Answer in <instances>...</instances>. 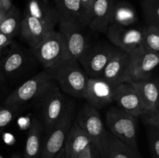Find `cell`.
Segmentation results:
<instances>
[{"label":"cell","mask_w":159,"mask_h":158,"mask_svg":"<svg viewBox=\"0 0 159 158\" xmlns=\"http://www.w3.org/2000/svg\"><path fill=\"white\" fill-rule=\"evenodd\" d=\"M49 73L62 91L76 98L85 99L89 77L77 59H67L48 68Z\"/></svg>","instance_id":"cell-1"},{"label":"cell","mask_w":159,"mask_h":158,"mask_svg":"<svg viewBox=\"0 0 159 158\" xmlns=\"http://www.w3.org/2000/svg\"><path fill=\"white\" fill-rule=\"evenodd\" d=\"M57 85L52 76L43 71L23 82L10 93L4 102L5 106L20 109L36 100H41L45 94Z\"/></svg>","instance_id":"cell-2"},{"label":"cell","mask_w":159,"mask_h":158,"mask_svg":"<svg viewBox=\"0 0 159 158\" xmlns=\"http://www.w3.org/2000/svg\"><path fill=\"white\" fill-rule=\"evenodd\" d=\"M31 54L44 70L68 59V49L65 35L61 31L51 30L33 49Z\"/></svg>","instance_id":"cell-3"},{"label":"cell","mask_w":159,"mask_h":158,"mask_svg":"<svg viewBox=\"0 0 159 158\" xmlns=\"http://www.w3.org/2000/svg\"><path fill=\"white\" fill-rule=\"evenodd\" d=\"M106 125L109 131L128 146L133 151L138 153V124L136 117L119 107H111L106 115Z\"/></svg>","instance_id":"cell-4"},{"label":"cell","mask_w":159,"mask_h":158,"mask_svg":"<svg viewBox=\"0 0 159 158\" xmlns=\"http://www.w3.org/2000/svg\"><path fill=\"white\" fill-rule=\"evenodd\" d=\"M75 103L68 102L65 113L42 144L40 158H54L65 145L68 131L75 121Z\"/></svg>","instance_id":"cell-5"},{"label":"cell","mask_w":159,"mask_h":158,"mask_svg":"<svg viewBox=\"0 0 159 158\" xmlns=\"http://www.w3.org/2000/svg\"><path fill=\"white\" fill-rule=\"evenodd\" d=\"M75 121L89 136L92 144L97 149L102 158L104 141L108 130L105 128L97 108L89 104L85 105L79 110Z\"/></svg>","instance_id":"cell-6"},{"label":"cell","mask_w":159,"mask_h":158,"mask_svg":"<svg viewBox=\"0 0 159 158\" xmlns=\"http://www.w3.org/2000/svg\"><path fill=\"white\" fill-rule=\"evenodd\" d=\"M120 50L109 45L89 46L79 61L89 77H102L107 65Z\"/></svg>","instance_id":"cell-7"},{"label":"cell","mask_w":159,"mask_h":158,"mask_svg":"<svg viewBox=\"0 0 159 158\" xmlns=\"http://www.w3.org/2000/svg\"><path fill=\"white\" fill-rule=\"evenodd\" d=\"M40 102L42 105V124L43 128L49 133L64 115L68 102L63 95L60 88L56 85L43 96Z\"/></svg>","instance_id":"cell-8"},{"label":"cell","mask_w":159,"mask_h":158,"mask_svg":"<svg viewBox=\"0 0 159 158\" xmlns=\"http://www.w3.org/2000/svg\"><path fill=\"white\" fill-rule=\"evenodd\" d=\"M107 38L116 47L134 53L144 46V30L130 26L110 25L107 31Z\"/></svg>","instance_id":"cell-9"},{"label":"cell","mask_w":159,"mask_h":158,"mask_svg":"<svg viewBox=\"0 0 159 158\" xmlns=\"http://www.w3.org/2000/svg\"><path fill=\"white\" fill-rule=\"evenodd\" d=\"M159 65V54L144 46L131 53L127 82L148 79L152 71Z\"/></svg>","instance_id":"cell-10"},{"label":"cell","mask_w":159,"mask_h":158,"mask_svg":"<svg viewBox=\"0 0 159 158\" xmlns=\"http://www.w3.org/2000/svg\"><path fill=\"white\" fill-rule=\"evenodd\" d=\"M114 102L117 106L138 118L146 112L141 98L130 82L120 83L115 86Z\"/></svg>","instance_id":"cell-11"},{"label":"cell","mask_w":159,"mask_h":158,"mask_svg":"<svg viewBox=\"0 0 159 158\" xmlns=\"http://www.w3.org/2000/svg\"><path fill=\"white\" fill-rule=\"evenodd\" d=\"M116 85L103 77H89L87 85L85 99L92 106L103 108L114 102V89Z\"/></svg>","instance_id":"cell-12"},{"label":"cell","mask_w":159,"mask_h":158,"mask_svg":"<svg viewBox=\"0 0 159 158\" xmlns=\"http://www.w3.org/2000/svg\"><path fill=\"white\" fill-rule=\"evenodd\" d=\"M59 17V23L70 22L82 27L89 26L92 15L81 0H54Z\"/></svg>","instance_id":"cell-13"},{"label":"cell","mask_w":159,"mask_h":158,"mask_svg":"<svg viewBox=\"0 0 159 158\" xmlns=\"http://www.w3.org/2000/svg\"><path fill=\"white\" fill-rule=\"evenodd\" d=\"M59 29L66 39L68 59L79 60L90 46L84 28L70 22H63L59 23Z\"/></svg>","instance_id":"cell-14"},{"label":"cell","mask_w":159,"mask_h":158,"mask_svg":"<svg viewBox=\"0 0 159 158\" xmlns=\"http://www.w3.org/2000/svg\"><path fill=\"white\" fill-rule=\"evenodd\" d=\"M54 29V27L51 25L32 15L24 14L22 20L20 33L30 49H33L43 40L50 31Z\"/></svg>","instance_id":"cell-15"},{"label":"cell","mask_w":159,"mask_h":158,"mask_svg":"<svg viewBox=\"0 0 159 158\" xmlns=\"http://www.w3.org/2000/svg\"><path fill=\"white\" fill-rule=\"evenodd\" d=\"M130 59V53L120 50L119 52L110 60L107 65L102 77L115 85L127 82Z\"/></svg>","instance_id":"cell-16"},{"label":"cell","mask_w":159,"mask_h":158,"mask_svg":"<svg viewBox=\"0 0 159 158\" xmlns=\"http://www.w3.org/2000/svg\"><path fill=\"white\" fill-rule=\"evenodd\" d=\"M32 54L25 50L16 48L12 50L0 62V65L6 79L15 78L26 69Z\"/></svg>","instance_id":"cell-17"},{"label":"cell","mask_w":159,"mask_h":158,"mask_svg":"<svg viewBox=\"0 0 159 158\" xmlns=\"http://www.w3.org/2000/svg\"><path fill=\"white\" fill-rule=\"evenodd\" d=\"M91 144L89 136L75 120L68 131L64 145L65 158H75Z\"/></svg>","instance_id":"cell-18"},{"label":"cell","mask_w":159,"mask_h":158,"mask_svg":"<svg viewBox=\"0 0 159 158\" xmlns=\"http://www.w3.org/2000/svg\"><path fill=\"white\" fill-rule=\"evenodd\" d=\"M117 0H94L89 27L93 31L107 33L113 6Z\"/></svg>","instance_id":"cell-19"},{"label":"cell","mask_w":159,"mask_h":158,"mask_svg":"<svg viewBox=\"0 0 159 158\" xmlns=\"http://www.w3.org/2000/svg\"><path fill=\"white\" fill-rule=\"evenodd\" d=\"M24 14L38 19L55 27L59 23V17L55 6H51L49 2L43 0H28Z\"/></svg>","instance_id":"cell-20"},{"label":"cell","mask_w":159,"mask_h":158,"mask_svg":"<svg viewBox=\"0 0 159 158\" xmlns=\"http://www.w3.org/2000/svg\"><path fill=\"white\" fill-rule=\"evenodd\" d=\"M42 122L33 118L28 130L23 158H40L42 150Z\"/></svg>","instance_id":"cell-21"},{"label":"cell","mask_w":159,"mask_h":158,"mask_svg":"<svg viewBox=\"0 0 159 158\" xmlns=\"http://www.w3.org/2000/svg\"><path fill=\"white\" fill-rule=\"evenodd\" d=\"M102 158H136V153L108 130Z\"/></svg>","instance_id":"cell-22"},{"label":"cell","mask_w":159,"mask_h":158,"mask_svg":"<svg viewBox=\"0 0 159 158\" xmlns=\"http://www.w3.org/2000/svg\"><path fill=\"white\" fill-rule=\"evenodd\" d=\"M139 93L146 112L152 109L159 101V86L156 82L148 79L130 81ZM145 113V112H144Z\"/></svg>","instance_id":"cell-23"},{"label":"cell","mask_w":159,"mask_h":158,"mask_svg":"<svg viewBox=\"0 0 159 158\" xmlns=\"http://www.w3.org/2000/svg\"><path fill=\"white\" fill-rule=\"evenodd\" d=\"M138 15L133 6L126 2L115 3L110 17V25L130 26L138 21Z\"/></svg>","instance_id":"cell-24"},{"label":"cell","mask_w":159,"mask_h":158,"mask_svg":"<svg viewBox=\"0 0 159 158\" xmlns=\"http://www.w3.org/2000/svg\"><path fill=\"white\" fill-rule=\"evenodd\" d=\"M22 20L20 12L13 6L6 12L0 25V32L11 37H15L19 31L21 30Z\"/></svg>","instance_id":"cell-25"},{"label":"cell","mask_w":159,"mask_h":158,"mask_svg":"<svg viewBox=\"0 0 159 158\" xmlns=\"http://www.w3.org/2000/svg\"><path fill=\"white\" fill-rule=\"evenodd\" d=\"M142 9L148 26L159 27V0H143Z\"/></svg>","instance_id":"cell-26"},{"label":"cell","mask_w":159,"mask_h":158,"mask_svg":"<svg viewBox=\"0 0 159 158\" xmlns=\"http://www.w3.org/2000/svg\"><path fill=\"white\" fill-rule=\"evenodd\" d=\"M144 30V46L159 54V27L148 26Z\"/></svg>","instance_id":"cell-27"},{"label":"cell","mask_w":159,"mask_h":158,"mask_svg":"<svg viewBox=\"0 0 159 158\" xmlns=\"http://www.w3.org/2000/svg\"><path fill=\"white\" fill-rule=\"evenodd\" d=\"M20 109L13 107L3 106L0 107V130L7 126Z\"/></svg>","instance_id":"cell-28"},{"label":"cell","mask_w":159,"mask_h":158,"mask_svg":"<svg viewBox=\"0 0 159 158\" xmlns=\"http://www.w3.org/2000/svg\"><path fill=\"white\" fill-rule=\"evenodd\" d=\"M141 117L146 124L159 131V101L154 108L144 113Z\"/></svg>","instance_id":"cell-29"},{"label":"cell","mask_w":159,"mask_h":158,"mask_svg":"<svg viewBox=\"0 0 159 158\" xmlns=\"http://www.w3.org/2000/svg\"><path fill=\"white\" fill-rule=\"evenodd\" d=\"M148 143L153 158H159V131L150 126L148 132Z\"/></svg>","instance_id":"cell-30"},{"label":"cell","mask_w":159,"mask_h":158,"mask_svg":"<svg viewBox=\"0 0 159 158\" xmlns=\"http://www.w3.org/2000/svg\"><path fill=\"white\" fill-rule=\"evenodd\" d=\"M93 150H94V146L91 144L86 149H85L82 153H79L75 158H93Z\"/></svg>","instance_id":"cell-31"},{"label":"cell","mask_w":159,"mask_h":158,"mask_svg":"<svg viewBox=\"0 0 159 158\" xmlns=\"http://www.w3.org/2000/svg\"><path fill=\"white\" fill-rule=\"evenodd\" d=\"M12 40V37L0 32V50L10 44Z\"/></svg>","instance_id":"cell-32"},{"label":"cell","mask_w":159,"mask_h":158,"mask_svg":"<svg viewBox=\"0 0 159 158\" xmlns=\"http://www.w3.org/2000/svg\"><path fill=\"white\" fill-rule=\"evenodd\" d=\"M13 6L12 0H0V7L6 12L9 11Z\"/></svg>","instance_id":"cell-33"},{"label":"cell","mask_w":159,"mask_h":158,"mask_svg":"<svg viewBox=\"0 0 159 158\" xmlns=\"http://www.w3.org/2000/svg\"><path fill=\"white\" fill-rule=\"evenodd\" d=\"M81 2H82V4L85 6V7L86 8L87 10H88L92 15V10H93V2H94V0H81Z\"/></svg>","instance_id":"cell-34"},{"label":"cell","mask_w":159,"mask_h":158,"mask_svg":"<svg viewBox=\"0 0 159 158\" xmlns=\"http://www.w3.org/2000/svg\"><path fill=\"white\" fill-rule=\"evenodd\" d=\"M6 77L5 76V74L3 73L2 69L1 68V65H0V89L3 88L6 85Z\"/></svg>","instance_id":"cell-35"},{"label":"cell","mask_w":159,"mask_h":158,"mask_svg":"<svg viewBox=\"0 0 159 158\" xmlns=\"http://www.w3.org/2000/svg\"><path fill=\"white\" fill-rule=\"evenodd\" d=\"M54 158H65V149L63 148L61 150V151L54 156Z\"/></svg>","instance_id":"cell-36"},{"label":"cell","mask_w":159,"mask_h":158,"mask_svg":"<svg viewBox=\"0 0 159 158\" xmlns=\"http://www.w3.org/2000/svg\"><path fill=\"white\" fill-rule=\"evenodd\" d=\"M6 12L4 10V9H2L1 7H0V25H1L3 19H4L5 15H6Z\"/></svg>","instance_id":"cell-37"},{"label":"cell","mask_w":159,"mask_h":158,"mask_svg":"<svg viewBox=\"0 0 159 158\" xmlns=\"http://www.w3.org/2000/svg\"><path fill=\"white\" fill-rule=\"evenodd\" d=\"M93 158H101L99 151H98V150L95 147H94V150H93Z\"/></svg>","instance_id":"cell-38"},{"label":"cell","mask_w":159,"mask_h":158,"mask_svg":"<svg viewBox=\"0 0 159 158\" xmlns=\"http://www.w3.org/2000/svg\"><path fill=\"white\" fill-rule=\"evenodd\" d=\"M11 158H23V157H22L19 153H15V154H13L12 156H11Z\"/></svg>","instance_id":"cell-39"},{"label":"cell","mask_w":159,"mask_h":158,"mask_svg":"<svg viewBox=\"0 0 159 158\" xmlns=\"http://www.w3.org/2000/svg\"><path fill=\"white\" fill-rule=\"evenodd\" d=\"M136 158H143V156L140 154V153H136Z\"/></svg>","instance_id":"cell-40"},{"label":"cell","mask_w":159,"mask_h":158,"mask_svg":"<svg viewBox=\"0 0 159 158\" xmlns=\"http://www.w3.org/2000/svg\"><path fill=\"white\" fill-rule=\"evenodd\" d=\"M0 158H3V156H2V155H1V154H0Z\"/></svg>","instance_id":"cell-41"},{"label":"cell","mask_w":159,"mask_h":158,"mask_svg":"<svg viewBox=\"0 0 159 158\" xmlns=\"http://www.w3.org/2000/svg\"><path fill=\"white\" fill-rule=\"evenodd\" d=\"M43 1H45V2H49V0H43Z\"/></svg>","instance_id":"cell-42"}]
</instances>
